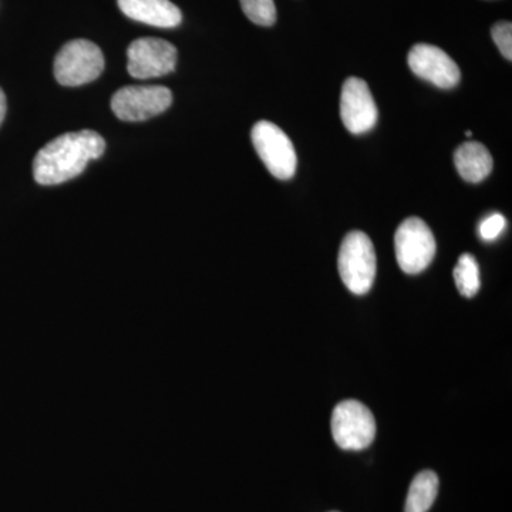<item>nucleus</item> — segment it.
Here are the masks:
<instances>
[{"instance_id": "f257e3e1", "label": "nucleus", "mask_w": 512, "mask_h": 512, "mask_svg": "<svg viewBox=\"0 0 512 512\" xmlns=\"http://www.w3.org/2000/svg\"><path fill=\"white\" fill-rule=\"evenodd\" d=\"M106 150V141L92 130L66 133L46 144L33 161L37 184L57 185L73 180L83 173L92 160Z\"/></svg>"}, {"instance_id": "f03ea898", "label": "nucleus", "mask_w": 512, "mask_h": 512, "mask_svg": "<svg viewBox=\"0 0 512 512\" xmlns=\"http://www.w3.org/2000/svg\"><path fill=\"white\" fill-rule=\"evenodd\" d=\"M339 274L343 284L355 295H365L376 278V252L365 232L353 231L343 239L339 251Z\"/></svg>"}, {"instance_id": "7ed1b4c3", "label": "nucleus", "mask_w": 512, "mask_h": 512, "mask_svg": "<svg viewBox=\"0 0 512 512\" xmlns=\"http://www.w3.org/2000/svg\"><path fill=\"white\" fill-rule=\"evenodd\" d=\"M103 70V52L90 40H72L57 53L55 77L62 86L77 87L92 83Z\"/></svg>"}, {"instance_id": "20e7f679", "label": "nucleus", "mask_w": 512, "mask_h": 512, "mask_svg": "<svg viewBox=\"0 0 512 512\" xmlns=\"http://www.w3.org/2000/svg\"><path fill=\"white\" fill-rule=\"evenodd\" d=\"M394 248L402 271L416 275L433 262L437 245L429 225L420 218L412 217L397 228Z\"/></svg>"}, {"instance_id": "39448f33", "label": "nucleus", "mask_w": 512, "mask_h": 512, "mask_svg": "<svg viewBox=\"0 0 512 512\" xmlns=\"http://www.w3.org/2000/svg\"><path fill=\"white\" fill-rule=\"evenodd\" d=\"M252 143L269 173L278 180L295 175L298 157L291 138L271 121H258L252 128Z\"/></svg>"}, {"instance_id": "423d86ee", "label": "nucleus", "mask_w": 512, "mask_h": 512, "mask_svg": "<svg viewBox=\"0 0 512 512\" xmlns=\"http://www.w3.org/2000/svg\"><path fill=\"white\" fill-rule=\"evenodd\" d=\"M332 434L343 450H365L375 440V417L365 404L345 400L333 410Z\"/></svg>"}, {"instance_id": "0eeeda50", "label": "nucleus", "mask_w": 512, "mask_h": 512, "mask_svg": "<svg viewBox=\"0 0 512 512\" xmlns=\"http://www.w3.org/2000/svg\"><path fill=\"white\" fill-rule=\"evenodd\" d=\"M173 103V94L163 86H128L111 99L113 113L123 121H144L164 113Z\"/></svg>"}, {"instance_id": "6e6552de", "label": "nucleus", "mask_w": 512, "mask_h": 512, "mask_svg": "<svg viewBox=\"0 0 512 512\" xmlns=\"http://www.w3.org/2000/svg\"><path fill=\"white\" fill-rule=\"evenodd\" d=\"M127 59L128 73L134 79H156L174 72L177 49L167 40L143 37L128 46Z\"/></svg>"}, {"instance_id": "1a4fd4ad", "label": "nucleus", "mask_w": 512, "mask_h": 512, "mask_svg": "<svg viewBox=\"0 0 512 512\" xmlns=\"http://www.w3.org/2000/svg\"><path fill=\"white\" fill-rule=\"evenodd\" d=\"M340 117L346 130L356 136L365 134L376 126L379 111L365 80L349 77L343 84Z\"/></svg>"}, {"instance_id": "9d476101", "label": "nucleus", "mask_w": 512, "mask_h": 512, "mask_svg": "<svg viewBox=\"0 0 512 512\" xmlns=\"http://www.w3.org/2000/svg\"><path fill=\"white\" fill-rule=\"evenodd\" d=\"M407 62L416 76L440 89H453L460 83L457 63L440 47L419 43L410 50Z\"/></svg>"}, {"instance_id": "9b49d317", "label": "nucleus", "mask_w": 512, "mask_h": 512, "mask_svg": "<svg viewBox=\"0 0 512 512\" xmlns=\"http://www.w3.org/2000/svg\"><path fill=\"white\" fill-rule=\"evenodd\" d=\"M117 2L121 12L127 18L156 26V28H175L183 20L181 10L170 0H117Z\"/></svg>"}, {"instance_id": "f8f14e48", "label": "nucleus", "mask_w": 512, "mask_h": 512, "mask_svg": "<svg viewBox=\"0 0 512 512\" xmlns=\"http://www.w3.org/2000/svg\"><path fill=\"white\" fill-rule=\"evenodd\" d=\"M458 174L468 183H481L493 171V157L487 147L477 141L461 144L454 153Z\"/></svg>"}, {"instance_id": "ddd939ff", "label": "nucleus", "mask_w": 512, "mask_h": 512, "mask_svg": "<svg viewBox=\"0 0 512 512\" xmlns=\"http://www.w3.org/2000/svg\"><path fill=\"white\" fill-rule=\"evenodd\" d=\"M439 494V477L433 471L426 470L417 474L407 494L404 512H427Z\"/></svg>"}, {"instance_id": "4468645a", "label": "nucleus", "mask_w": 512, "mask_h": 512, "mask_svg": "<svg viewBox=\"0 0 512 512\" xmlns=\"http://www.w3.org/2000/svg\"><path fill=\"white\" fill-rule=\"evenodd\" d=\"M454 279L458 292L466 298H473L481 288L480 266L476 258L471 254H464L458 259L456 269H454Z\"/></svg>"}, {"instance_id": "2eb2a0df", "label": "nucleus", "mask_w": 512, "mask_h": 512, "mask_svg": "<svg viewBox=\"0 0 512 512\" xmlns=\"http://www.w3.org/2000/svg\"><path fill=\"white\" fill-rule=\"evenodd\" d=\"M242 10L252 23L259 26H272L276 22L274 0H239Z\"/></svg>"}, {"instance_id": "dca6fc26", "label": "nucleus", "mask_w": 512, "mask_h": 512, "mask_svg": "<svg viewBox=\"0 0 512 512\" xmlns=\"http://www.w3.org/2000/svg\"><path fill=\"white\" fill-rule=\"evenodd\" d=\"M491 36L495 45L507 60H512V25L511 22H500L493 26Z\"/></svg>"}, {"instance_id": "f3484780", "label": "nucleus", "mask_w": 512, "mask_h": 512, "mask_svg": "<svg viewBox=\"0 0 512 512\" xmlns=\"http://www.w3.org/2000/svg\"><path fill=\"white\" fill-rule=\"evenodd\" d=\"M507 221L501 214H493L485 218L480 225V235L484 241H494L503 234Z\"/></svg>"}, {"instance_id": "a211bd4d", "label": "nucleus", "mask_w": 512, "mask_h": 512, "mask_svg": "<svg viewBox=\"0 0 512 512\" xmlns=\"http://www.w3.org/2000/svg\"><path fill=\"white\" fill-rule=\"evenodd\" d=\"M6 116V96L3 90L0 89V126H2L3 120Z\"/></svg>"}]
</instances>
